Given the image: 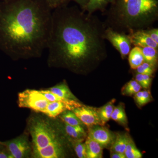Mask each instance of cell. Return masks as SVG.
Returning <instances> with one entry per match:
<instances>
[{
    "mask_svg": "<svg viewBox=\"0 0 158 158\" xmlns=\"http://www.w3.org/2000/svg\"><path fill=\"white\" fill-rule=\"evenodd\" d=\"M52 12L48 43V62L75 71L99 62L107 56L103 22L77 6H62Z\"/></svg>",
    "mask_w": 158,
    "mask_h": 158,
    "instance_id": "cell-1",
    "label": "cell"
},
{
    "mask_svg": "<svg viewBox=\"0 0 158 158\" xmlns=\"http://www.w3.org/2000/svg\"><path fill=\"white\" fill-rule=\"evenodd\" d=\"M52 11L46 0L0 2V48L15 60L40 57L47 48Z\"/></svg>",
    "mask_w": 158,
    "mask_h": 158,
    "instance_id": "cell-2",
    "label": "cell"
},
{
    "mask_svg": "<svg viewBox=\"0 0 158 158\" xmlns=\"http://www.w3.org/2000/svg\"><path fill=\"white\" fill-rule=\"evenodd\" d=\"M106 16L105 27L128 34L153 27L158 19V0H114Z\"/></svg>",
    "mask_w": 158,
    "mask_h": 158,
    "instance_id": "cell-3",
    "label": "cell"
},
{
    "mask_svg": "<svg viewBox=\"0 0 158 158\" xmlns=\"http://www.w3.org/2000/svg\"><path fill=\"white\" fill-rule=\"evenodd\" d=\"M28 128L32 138V154L53 144H63L59 128L50 118L32 116L28 121Z\"/></svg>",
    "mask_w": 158,
    "mask_h": 158,
    "instance_id": "cell-4",
    "label": "cell"
},
{
    "mask_svg": "<svg viewBox=\"0 0 158 158\" xmlns=\"http://www.w3.org/2000/svg\"><path fill=\"white\" fill-rule=\"evenodd\" d=\"M50 102L40 90L27 89L18 94L19 107L28 108L38 113H43Z\"/></svg>",
    "mask_w": 158,
    "mask_h": 158,
    "instance_id": "cell-5",
    "label": "cell"
},
{
    "mask_svg": "<svg viewBox=\"0 0 158 158\" xmlns=\"http://www.w3.org/2000/svg\"><path fill=\"white\" fill-rule=\"evenodd\" d=\"M2 142L13 158L32 157V143L29 141L28 135L27 133H24L14 139Z\"/></svg>",
    "mask_w": 158,
    "mask_h": 158,
    "instance_id": "cell-6",
    "label": "cell"
},
{
    "mask_svg": "<svg viewBox=\"0 0 158 158\" xmlns=\"http://www.w3.org/2000/svg\"><path fill=\"white\" fill-rule=\"evenodd\" d=\"M103 37L105 40H108L118 51L122 59H126L128 56L131 49L132 44L127 34L107 27L104 32Z\"/></svg>",
    "mask_w": 158,
    "mask_h": 158,
    "instance_id": "cell-7",
    "label": "cell"
},
{
    "mask_svg": "<svg viewBox=\"0 0 158 158\" xmlns=\"http://www.w3.org/2000/svg\"><path fill=\"white\" fill-rule=\"evenodd\" d=\"M88 136L100 144L103 148L110 147L116 136L102 126H94L88 128Z\"/></svg>",
    "mask_w": 158,
    "mask_h": 158,
    "instance_id": "cell-8",
    "label": "cell"
},
{
    "mask_svg": "<svg viewBox=\"0 0 158 158\" xmlns=\"http://www.w3.org/2000/svg\"><path fill=\"white\" fill-rule=\"evenodd\" d=\"M78 118L88 128L94 126L101 125L98 109L82 105L72 110Z\"/></svg>",
    "mask_w": 158,
    "mask_h": 158,
    "instance_id": "cell-9",
    "label": "cell"
},
{
    "mask_svg": "<svg viewBox=\"0 0 158 158\" xmlns=\"http://www.w3.org/2000/svg\"><path fill=\"white\" fill-rule=\"evenodd\" d=\"M132 44L140 48L150 47L158 49V44L145 33L144 30L131 31L127 34Z\"/></svg>",
    "mask_w": 158,
    "mask_h": 158,
    "instance_id": "cell-10",
    "label": "cell"
},
{
    "mask_svg": "<svg viewBox=\"0 0 158 158\" xmlns=\"http://www.w3.org/2000/svg\"><path fill=\"white\" fill-rule=\"evenodd\" d=\"M48 90L52 93L64 99L79 101L71 92L65 81L49 88Z\"/></svg>",
    "mask_w": 158,
    "mask_h": 158,
    "instance_id": "cell-11",
    "label": "cell"
},
{
    "mask_svg": "<svg viewBox=\"0 0 158 158\" xmlns=\"http://www.w3.org/2000/svg\"><path fill=\"white\" fill-rule=\"evenodd\" d=\"M87 158L103 157V147L96 141L87 136L85 142Z\"/></svg>",
    "mask_w": 158,
    "mask_h": 158,
    "instance_id": "cell-12",
    "label": "cell"
},
{
    "mask_svg": "<svg viewBox=\"0 0 158 158\" xmlns=\"http://www.w3.org/2000/svg\"><path fill=\"white\" fill-rule=\"evenodd\" d=\"M114 0H89L85 9V12L90 15L95 11H100L104 13L106 10V7L109 4H112Z\"/></svg>",
    "mask_w": 158,
    "mask_h": 158,
    "instance_id": "cell-13",
    "label": "cell"
},
{
    "mask_svg": "<svg viewBox=\"0 0 158 158\" xmlns=\"http://www.w3.org/2000/svg\"><path fill=\"white\" fill-rule=\"evenodd\" d=\"M64 129L67 135L73 140H84L87 137L84 127L69 125L64 123Z\"/></svg>",
    "mask_w": 158,
    "mask_h": 158,
    "instance_id": "cell-14",
    "label": "cell"
},
{
    "mask_svg": "<svg viewBox=\"0 0 158 158\" xmlns=\"http://www.w3.org/2000/svg\"><path fill=\"white\" fill-rule=\"evenodd\" d=\"M115 99L110 100L102 107L98 109V115L101 125L103 126L111 118V115L115 107Z\"/></svg>",
    "mask_w": 158,
    "mask_h": 158,
    "instance_id": "cell-15",
    "label": "cell"
},
{
    "mask_svg": "<svg viewBox=\"0 0 158 158\" xmlns=\"http://www.w3.org/2000/svg\"><path fill=\"white\" fill-rule=\"evenodd\" d=\"M128 61L130 67L134 70L144 62V56L141 48L135 46L131 48L128 55Z\"/></svg>",
    "mask_w": 158,
    "mask_h": 158,
    "instance_id": "cell-16",
    "label": "cell"
},
{
    "mask_svg": "<svg viewBox=\"0 0 158 158\" xmlns=\"http://www.w3.org/2000/svg\"><path fill=\"white\" fill-rule=\"evenodd\" d=\"M129 136L127 134H117L110 147V151L124 154Z\"/></svg>",
    "mask_w": 158,
    "mask_h": 158,
    "instance_id": "cell-17",
    "label": "cell"
},
{
    "mask_svg": "<svg viewBox=\"0 0 158 158\" xmlns=\"http://www.w3.org/2000/svg\"><path fill=\"white\" fill-rule=\"evenodd\" d=\"M111 118L124 127L127 126L128 119L123 103H119L115 106Z\"/></svg>",
    "mask_w": 158,
    "mask_h": 158,
    "instance_id": "cell-18",
    "label": "cell"
},
{
    "mask_svg": "<svg viewBox=\"0 0 158 158\" xmlns=\"http://www.w3.org/2000/svg\"><path fill=\"white\" fill-rule=\"evenodd\" d=\"M144 61L149 63L155 68H157L158 62V49L150 47H145L141 48Z\"/></svg>",
    "mask_w": 158,
    "mask_h": 158,
    "instance_id": "cell-19",
    "label": "cell"
},
{
    "mask_svg": "<svg viewBox=\"0 0 158 158\" xmlns=\"http://www.w3.org/2000/svg\"><path fill=\"white\" fill-rule=\"evenodd\" d=\"M59 117L63 122L69 125L85 126L72 110H65L59 115Z\"/></svg>",
    "mask_w": 158,
    "mask_h": 158,
    "instance_id": "cell-20",
    "label": "cell"
},
{
    "mask_svg": "<svg viewBox=\"0 0 158 158\" xmlns=\"http://www.w3.org/2000/svg\"><path fill=\"white\" fill-rule=\"evenodd\" d=\"M134 98L136 104L140 107L150 102L153 100V98L150 91L146 89L142 91L140 90L138 91L134 95Z\"/></svg>",
    "mask_w": 158,
    "mask_h": 158,
    "instance_id": "cell-21",
    "label": "cell"
},
{
    "mask_svg": "<svg viewBox=\"0 0 158 158\" xmlns=\"http://www.w3.org/2000/svg\"><path fill=\"white\" fill-rule=\"evenodd\" d=\"M124 154L127 158H141L142 154L136 147L133 139L129 136L127 144L124 151Z\"/></svg>",
    "mask_w": 158,
    "mask_h": 158,
    "instance_id": "cell-22",
    "label": "cell"
},
{
    "mask_svg": "<svg viewBox=\"0 0 158 158\" xmlns=\"http://www.w3.org/2000/svg\"><path fill=\"white\" fill-rule=\"evenodd\" d=\"M135 80L141 85V88L148 89L151 86L153 76L137 73L135 77Z\"/></svg>",
    "mask_w": 158,
    "mask_h": 158,
    "instance_id": "cell-23",
    "label": "cell"
},
{
    "mask_svg": "<svg viewBox=\"0 0 158 158\" xmlns=\"http://www.w3.org/2000/svg\"><path fill=\"white\" fill-rule=\"evenodd\" d=\"M83 140L72 141L74 149L78 157L87 158L86 146L85 143H82Z\"/></svg>",
    "mask_w": 158,
    "mask_h": 158,
    "instance_id": "cell-24",
    "label": "cell"
},
{
    "mask_svg": "<svg viewBox=\"0 0 158 158\" xmlns=\"http://www.w3.org/2000/svg\"><path fill=\"white\" fill-rule=\"evenodd\" d=\"M135 70H136V72L138 73L153 76L156 70V68H155L149 63L144 61Z\"/></svg>",
    "mask_w": 158,
    "mask_h": 158,
    "instance_id": "cell-25",
    "label": "cell"
},
{
    "mask_svg": "<svg viewBox=\"0 0 158 158\" xmlns=\"http://www.w3.org/2000/svg\"><path fill=\"white\" fill-rule=\"evenodd\" d=\"M41 94L45 97V98L50 102L60 101L65 102L70 100H66L61 98L55 94L52 93L49 90H40Z\"/></svg>",
    "mask_w": 158,
    "mask_h": 158,
    "instance_id": "cell-26",
    "label": "cell"
},
{
    "mask_svg": "<svg viewBox=\"0 0 158 158\" xmlns=\"http://www.w3.org/2000/svg\"><path fill=\"white\" fill-rule=\"evenodd\" d=\"M46 1L52 10L59 7L67 6L69 3L68 0H46Z\"/></svg>",
    "mask_w": 158,
    "mask_h": 158,
    "instance_id": "cell-27",
    "label": "cell"
},
{
    "mask_svg": "<svg viewBox=\"0 0 158 158\" xmlns=\"http://www.w3.org/2000/svg\"><path fill=\"white\" fill-rule=\"evenodd\" d=\"M145 33L153 40L158 44V29L153 27L144 30Z\"/></svg>",
    "mask_w": 158,
    "mask_h": 158,
    "instance_id": "cell-28",
    "label": "cell"
},
{
    "mask_svg": "<svg viewBox=\"0 0 158 158\" xmlns=\"http://www.w3.org/2000/svg\"><path fill=\"white\" fill-rule=\"evenodd\" d=\"M141 88H141V85L138 84L133 88H130V89L124 90V91H121V93L123 95L127 96H131L135 95L137 92L141 90Z\"/></svg>",
    "mask_w": 158,
    "mask_h": 158,
    "instance_id": "cell-29",
    "label": "cell"
},
{
    "mask_svg": "<svg viewBox=\"0 0 158 158\" xmlns=\"http://www.w3.org/2000/svg\"><path fill=\"white\" fill-rule=\"evenodd\" d=\"M0 158H13L6 147L0 150Z\"/></svg>",
    "mask_w": 158,
    "mask_h": 158,
    "instance_id": "cell-30",
    "label": "cell"
},
{
    "mask_svg": "<svg viewBox=\"0 0 158 158\" xmlns=\"http://www.w3.org/2000/svg\"><path fill=\"white\" fill-rule=\"evenodd\" d=\"M70 1H73L76 2L77 4H78L81 7V10L85 12V9L87 6L89 0H68L69 2Z\"/></svg>",
    "mask_w": 158,
    "mask_h": 158,
    "instance_id": "cell-31",
    "label": "cell"
},
{
    "mask_svg": "<svg viewBox=\"0 0 158 158\" xmlns=\"http://www.w3.org/2000/svg\"><path fill=\"white\" fill-rule=\"evenodd\" d=\"M110 158H126V156L124 153L110 151Z\"/></svg>",
    "mask_w": 158,
    "mask_h": 158,
    "instance_id": "cell-32",
    "label": "cell"
},
{
    "mask_svg": "<svg viewBox=\"0 0 158 158\" xmlns=\"http://www.w3.org/2000/svg\"><path fill=\"white\" fill-rule=\"evenodd\" d=\"M5 147V145H4V144H2V142L0 141V150L2 149V148Z\"/></svg>",
    "mask_w": 158,
    "mask_h": 158,
    "instance_id": "cell-33",
    "label": "cell"
},
{
    "mask_svg": "<svg viewBox=\"0 0 158 158\" xmlns=\"http://www.w3.org/2000/svg\"><path fill=\"white\" fill-rule=\"evenodd\" d=\"M6 1V0H0V2H3V1Z\"/></svg>",
    "mask_w": 158,
    "mask_h": 158,
    "instance_id": "cell-34",
    "label": "cell"
}]
</instances>
